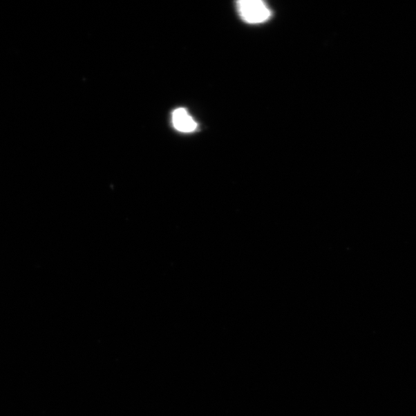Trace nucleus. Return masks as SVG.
<instances>
[{
	"label": "nucleus",
	"instance_id": "f257e3e1",
	"mask_svg": "<svg viewBox=\"0 0 416 416\" xmlns=\"http://www.w3.org/2000/svg\"><path fill=\"white\" fill-rule=\"evenodd\" d=\"M239 15L247 23L258 24L271 17V10L261 0H240L237 3Z\"/></svg>",
	"mask_w": 416,
	"mask_h": 416
},
{
	"label": "nucleus",
	"instance_id": "f03ea898",
	"mask_svg": "<svg viewBox=\"0 0 416 416\" xmlns=\"http://www.w3.org/2000/svg\"><path fill=\"white\" fill-rule=\"evenodd\" d=\"M174 129L182 133H191L197 129L198 124L185 108H178L172 113Z\"/></svg>",
	"mask_w": 416,
	"mask_h": 416
}]
</instances>
